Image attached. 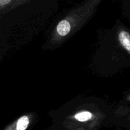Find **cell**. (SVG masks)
<instances>
[{"instance_id": "277c9868", "label": "cell", "mask_w": 130, "mask_h": 130, "mask_svg": "<svg viewBox=\"0 0 130 130\" xmlns=\"http://www.w3.org/2000/svg\"><path fill=\"white\" fill-rule=\"evenodd\" d=\"M118 39L121 46L130 55V34L126 29H120L118 32Z\"/></svg>"}, {"instance_id": "7a4b0ae2", "label": "cell", "mask_w": 130, "mask_h": 130, "mask_svg": "<svg viewBox=\"0 0 130 130\" xmlns=\"http://www.w3.org/2000/svg\"><path fill=\"white\" fill-rule=\"evenodd\" d=\"M105 116L96 107L77 110L66 118V124L81 126L86 130H99Z\"/></svg>"}, {"instance_id": "8992f818", "label": "cell", "mask_w": 130, "mask_h": 130, "mask_svg": "<svg viewBox=\"0 0 130 130\" xmlns=\"http://www.w3.org/2000/svg\"><path fill=\"white\" fill-rule=\"evenodd\" d=\"M116 130H121V129H119V128H118V129H117Z\"/></svg>"}, {"instance_id": "5b68a950", "label": "cell", "mask_w": 130, "mask_h": 130, "mask_svg": "<svg viewBox=\"0 0 130 130\" xmlns=\"http://www.w3.org/2000/svg\"><path fill=\"white\" fill-rule=\"evenodd\" d=\"M63 126L66 130H86L85 128L81 126H77L71 125V124H66L63 123Z\"/></svg>"}, {"instance_id": "52a82bcc", "label": "cell", "mask_w": 130, "mask_h": 130, "mask_svg": "<svg viewBox=\"0 0 130 130\" xmlns=\"http://www.w3.org/2000/svg\"><path fill=\"white\" fill-rule=\"evenodd\" d=\"M53 130H57V129H53Z\"/></svg>"}, {"instance_id": "6da1fadb", "label": "cell", "mask_w": 130, "mask_h": 130, "mask_svg": "<svg viewBox=\"0 0 130 130\" xmlns=\"http://www.w3.org/2000/svg\"><path fill=\"white\" fill-rule=\"evenodd\" d=\"M100 3L101 0H88L71 10L55 27L50 43L60 45L76 34L91 20Z\"/></svg>"}, {"instance_id": "3957f363", "label": "cell", "mask_w": 130, "mask_h": 130, "mask_svg": "<svg viewBox=\"0 0 130 130\" xmlns=\"http://www.w3.org/2000/svg\"><path fill=\"white\" fill-rule=\"evenodd\" d=\"M34 115L32 113L22 116L8 125L4 130H27L33 121Z\"/></svg>"}]
</instances>
